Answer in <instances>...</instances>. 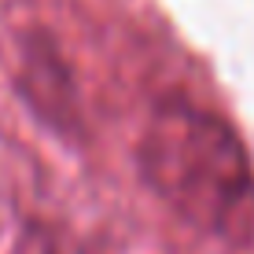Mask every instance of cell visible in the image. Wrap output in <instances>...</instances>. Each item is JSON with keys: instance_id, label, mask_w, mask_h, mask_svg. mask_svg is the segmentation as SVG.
<instances>
[{"instance_id": "cell-1", "label": "cell", "mask_w": 254, "mask_h": 254, "mask_svg": "<svg viewBox=\"0 0 254 254\" xmlns=\"http://www.w3.org/2000/svg\"><path fill=\"white\" fill-rule=\"evenodd\" d=\"M136 170L191 229L254 243V166L229 122L191 103H162L140 133Z\"/></svg>"}]
</instances>
